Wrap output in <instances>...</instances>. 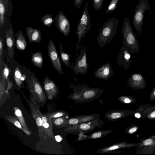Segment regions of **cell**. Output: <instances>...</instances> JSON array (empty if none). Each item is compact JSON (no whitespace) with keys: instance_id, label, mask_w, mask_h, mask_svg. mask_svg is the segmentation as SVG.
<instances>
[{"instance_id":"cell-5","label":"cell","mask_w":155,"mask_h":155,"mask_svg":"<svg viewBox=\"0 0 155 155\" xmlns=\"http://www.w3.org/2000/svg\"><path fill=\"white\" fill-rule=\"evenodd\" d=\"M88 1L86 2L84 11L79 22L77 26L76 33L77 35L78 41L76 45V49L82 48L79 43L82 38L84 37L91 28V19L88 10Z\"/></svg>"},{"instance_id":"cell-23","label":"cell","mask_w":155,"mask_h":155,"mask_svg":"<svg viewBox=\"0 0 155 155\" xmlns=\"http://www.w3.org/2000/svg\"><path fill=\"white\" fill-rule=\"evenodd\" d=\"M15 37L16 48L21 51H24L27 46V42L25 35L20 30H19L16 32Z\"/></svg>"},{"instance_id":"cell-29","label":"cell","mask_w":155,"mask_h":155,"mask_svg":"<svg viewBox=\"0 0 155 155\" xmlns=\"http://www.w3.org/2000/svg\"><path fill=\"white\" fill-rule=\"evenodd\" d=\"M75 117L78 119V124L97 120L100 118L98 114L76 116Z\"/></svg>"},{"instance_id":"cell-8","label":"cell","mask_w":155,"mask_h":155,"mask_svg":"<svg viewBox=\"0 0 155 155\" xmlns=\"http://www.w3.org/2000/svg\"><path fill=\"white\" fill-rule=\"evenodd\" d=\"M104 122L100 119L87 122L78 124L66 128L64 131L65 132H79L87 133L97 127H101Z\"/></svg>"},{"instance_id":"cell-31","label":"cell","mask_w":155,"mask_h":155,"mask_svg":"<svg viewBox=\"0 0 155 155\" xmlns=\"http://www.w3.org/2000/svg\"><path fill=\"white\" fill-rule=\"evenodd\" d=\"M53 16V15L50 14H46L43 16L41 18V21L43 24L48 27L52 26L54 21Z\"/></svg>"},{"instance_id":"cell-41","label":"cell","mask_w":155,"mask_h":155,"mask_svg":"<svg viewBox=\"0 0 155 155\" xmlns=\"http://www.w3.org/2000/svg\"><path fill=\"white\" fill-rule=\"evenodd\" d=\"M5 81L2 80V81H0V97L1 99L2 96L4 94V92L5 91Z\"/></svg>"},{"instance_id":"cell-43","label":"cell","mask_w":155,"mask_h":155,"mask_svg":"<svg viewBox=\"0 0 155 155\" xmlns=\"http://www.w3.org/2000/svg\"><path fill=\"white\" fill-rule=\"evenodd\" d=\"M149 100H155V86L154 87L152 91L150 93Z\"/></svg>"},{"instance_id":"cell-45","label":"cell","mask_w":155,"mask_h":155,"mask_svg":"<svg viewBox=\"0 0 155 155\" xmlns=\"http://www.w3.org/2000/svg\"><path fill=\"white\" fill-rule=\"evenodd\" d=\"M134 114L135 117L138 119H141V115L140 113L135 111Z\"/></svg>"},{"instance_id":"cell-7","label":"cell","mask_w":155,"mask_h":155,"mask_svg":"<svg viewBox=\"0 0 155 155\" xmlns=\"http://www.w3.org/2000/svg\"><path fill=\"white\" fill-rule=\"evenodd\" d=\"M87 46H84L80 50L74 65L71 68L75 74L84 75L87 72L89 65V63L87 60Z\"/></svg>"},{"instance_id":"cell-10","label":"cell","mask_w":155,"mask_h":155,"mask_svg":"<svg viewBox=\"0 0 155 155\" xmlns=\"http://www.w3.org/2000/svg\"><path fill=\"white\" fill-rule=\"evenodd\" d=\"M32 104L41 118L42 126L45 135L48 138L54 139L52 118L47 114L45 115L41 113L40 110V106L38 104Z\"/></svg>"},{"instance_id":"cell-26","label":"cell","mask_w":155,"mask_h":155,"mask_svg":"<svg viewBox=\"0 0 155 155\" xmlns=\"http://www.w3.org/2000/svg\"><path fill=\"white\" fill-rule=\"evenodd\" d=\"M31 61L36 67L42 68L44 60L41 53L38 51L33 54L31 56Z\"/></svg>"},{"instance_id":"cell-9","label":"cell","mask_w":155,"mask_h":155,"mask_svg":"<svg viewBox=\"0 0 155 155\" xmlns=\"http://www.w3.org/2000/svg\"><path fill=\"white\" fill-rule=\"evenodd\" d=\"M136 153L151 154L155 153V135L140 140Z\"/></svg>"},{"instance_id":"cell-13","label":"cell","mask_w":155,"mask_h":155,"mask_svg":"<svg viewBox=\"0 0 155 155\" xmlns=\"http://www.w3.org/2000/svg\"><path fill=\"white\" fill-rule=\"evenodd\" d=\"M23 95L26 100L31 113L32 117L35 120L38 128V136L41 139L46 140L48 137L44 133L42 126L41 120L40 116L37 111L31 102L22 93Z\"/></svg>"},{"instance_id":"cell-42","label":"cell","mask_w":155,"mask_h":155,"mask_svg":"<svg viewBox=\"0 0 155 155\" xmlns=\"http://www.w3.org/2000/svg\"><path fill=\"white\" fill-rule=\"evenodd\" d=\"M7 81H8V86L7 88V90L5 91V92L7 94H9L10 91L13 87V84L9 80V79H8Z\"/></svg>"},{"instance_id":"cell-14","label":"cell","mask_w":155,"mask_h":155,"mask_svg":"<svg viewBox=\"0 0 155 155\" xmlns=\"http://www.w3.org/2000/svg\"><path fill=\"white\" fill-rule=\"evenodd\" d=\"M117 61L119 66L123 67L124 69L125 70L129 68L130 64L132 62L131 53L130 51L123 45L119 52Z\"/></svg>"},{"instance_id":"cell-48","label":"cell","mask_w":155,"mask_h":155,"mask_svg":"<svg viewBox=\"0 0 155 155\" xmlns=\"http://www.w3.org/2000/svg\"></svg>"},{"instance_id":"cell-18","label":"cell","mask_w":155,"mask_h":155,"mask_svg":"<svg viewBox=\"0 0 155 155\" xmlns=\"http://www.w3.org/2000/svg\"><path fill=\"white\" fill-rule=\"evenodd\" d=\"M113 73V69L111 64L108 63L99 67L95 72L94 75L98 78L107 80L110 78Z\"/></svg>"},{"instance_id":"cell-25","label":"cell","mask_w":155,"mask_h":155,"mask_svg":"<svg viewBox=\"0 0 155 155\" xmlns=\"http://www.w3.org/2000/svg\"><path fill=\"white\" fill-rule=\"evenodd\" d=\"M13 110L14 111L15 116L17 118L22 127L29 133L31 134L32 132L29 129L20 109L17 107H15L13 108Z\"/></svg>"},{"instance_id":"cell-34","label":"cell","mask_w":155,"mask_h":155,"mask_svg":"<svg viewBox=\"0 0 155 155\" xmlns=\"http://www.w3.org/2000/svg\"><path fill=\"white\" fill-rule=\"evenodd\" d=\"M118 100L124 104H132L136 103L137 100L134 97L129 96H122L119 97Z\"/></svg>"},{"instance_id":"cell-37","label":"cell","mask_w":155,"mask_h":155,"mask_svg":"<svg viewBox=\"0 0 155 155\" xmlns=\"http://www.w3.org/2000/svg\"><path fill=\"white\" fill-rule=\"evenodd\" d=\"M139 127L137 124H132L125 130V132L128 134H132L136 132L139 129Z\"/></svg>"},{"instance_id":"cell-4","label":"cell","mask_w":155,"mask_h":155,"mask_svg":"<svg viewBox=\"0 0 155 155\" xmlns=\"http://www.w3.org/2000/svg\"><path fill=\"white\" fill-rule=\"evenodd\" d=\"M73 88L74 93L72 94V98L74 99L83 98L88 101L98 97L104 90L99 88H91L83 84L73 86Z\"/></svg>"},{"instance_id":"cell-35","label":"cell","mask_w":155,"mask_h":155,"mask_svg":"<svg viewBox=\"0 0 155 155\" xmlns=\"http://www.w3.org/2000/svg\"><path fill=\"white\" fill-rule=\"evenodd\" d=\"M119 0H111L109 4L105 13H108L114 12L117 8V5Z\"/></svg>"},{"instance_id":"cell-36","label":"cell","mask_w":155,"mask_h":155,"mask_svg":"<svg viewBox=\"0 0 155 155\" xmlns=\"http://www.w3.org/2000/svg\"><path fill=\"white\" fill-rule=\"evenodd\" d=\"M52 119L62 116H68L69 114L64 111L53 112L47 114Z\"/></svg>"},{"instance_id":"cell-39","label":"cell","mask_w":155,"mask_h":155,"mask_svg":"<svg viewBox=\"0 0 155 155\" xmlns=\"http://www.w3.org/2000/svg\"><path fill=\"white\" fill-rule=\"evenodd\" d=\"M9 74V70L7 66L6 65L4 69L2 74V80L5 81L6 79L8 80L9 79L8 75Z\"/></svg>"},{"instance_id":"cell-38","label":"cell","mask_w":155,"mask_h":155,"mask_svg":"<svg viewBox=\"0 0 155 155\" xmlns=\"http://www.w3.org/2000/svg\"><path fill=\"white\" fill-rule=\"evenodd\" d=\"M104 0H93V5L95 10H100L102 8Z\"/></svg>"},{"instance_id":"cell-6","label":"cell","mask_w":155,"mask_h":155,"mask_svg":"<svg viewBox=\"0 0 155 155\" xmlns=\"http://www.w3.org/2000/svg\"><path fill=\"white\" fill-rule=\"evenodd\" d=\"M149 7L147 0H140L135 8L133 16V25L140 36L142 35L144 12L146 10H148Z\"/></svg>"},{"instance_id":"cell-22","label":"cell","mask_w":155,"mask_h":155,"mask_svg":"<svg viewBox=\"0 0 155 155\" xmlns=\"http://www.w3.org/2000/svg\"><path fill=\"white\" fill-rule=\"evenodd\" d=\"M5 37L6 43L7 47L8 54L11 57H12L14 55V38L13 30L9 29L5 31Z\"/></svg>"},{"instance_id":"cell-1","label":"cell","mask_w":155,"mask_h":155,"mask_svg":"<svg viewBox=\"0 0 155 155\" xmlns=\"http://www.w3.org/2000/svg\"><path fill=\"white\" fill-rule=\"evenodd\" d=\"M121 31L123 45L128 49L131 54L135 53L139 54V44L136 38L137 34L134 33L127 18H124Z\"/></svg>"},{"instance_id":"cell-47","label":"cell","mask_w":155,"mask_h":155,"mask_svg":"<svg viewBox=\"0 0 155 155\" xmlns=\"http://www.w3.org/2000/svg\"><path fill=\"white\" fill-rule=\"evenodd\" d=\"M55 139L58 141L59 142L61 140V137L59 136H57L55 137Z\"/></svg>"},{"instance_id":"cell-40","label":"cell","mask_w":155,"mask_h":155,"mask_svg":"<svg viewBox=\"0 0 155 155\" xmlns=\"http://www.w3.org/2000/svg\"><path fill=\"white\" fill-rule=\"evenodd\" d=\"M84 0H74V6L78 9L81 7Z\"/></svg>"},{"instance_id":"cell-21","label":"cell","mask_w":155,"mask_h":155,"mask_svg":"<svg viewBox=\"0 0 155 155\" xmlns=\"http://www.w3.org/2000/svg\"><path fill=\"white\" fill-rule=\"evenodd\" d=\"M25 31L30 43L32 42L38 43L41 41V33L39 30L31 27H28L26 28Z\"/></svg>"},{"instance_id":"cell-19","label":"cell","mask_w":155,"mask_h":155,"mask_svg":"<svg viewBox=\"0 0 155 155\" xmlns=\"http://www.w3.org/2000/svg\"><path fill=\"white\" fill-rule=\"evenodd\" d=\"M135 111L141 114V119L147 118L152 120L155 119V106L149 104L141 105L138 107Z\"/></svg>"},{"instance_id":"cell-44","label":"cell","mask_w":155,"mask_h":155,"mask_svg":"<svg viewBox=\"0 0 155 155\" xmlns=\"http://www.w3.org/2000/svg\"><path fill=\"white\" fill-rule=\"evenodd\" d=\"M3 48V42L1 37H0V57H2Z\"/></svg>"},{"instance_id":"cell-11","label":"cell","mask_w":155,"mask_h":155,"mask_svg":"<svg viewBox=\"0 0 155 155\" xmlns=\"http://www.w3.org/2000/svg\"><path fill=\"white\" fill-rule=\"evenodd\" d=\"M48 54L49 59L53 67L58 73L62 75L63 71L61 63L55 45L52 40L50 39L48 45Z\"/></svg>"},{"instance_id":"cell-17","label":"cell","mask_w":155,"mask_h":155,"mask_svg":"<svg viewBox=\"0 0 155 155\" xmlns=\"http://www.w3.org/2000/svg\"><path fill=\"white\" fill-rule=\"evenodd\" d=\"M134 111L129 110H117L108 111L105 114V117L108 121H114L134 114Z\"/></svg>"},{"instance_id":"cell-2","label":"cell","mask_w":155,"mask_h":155,"mask_svg":"<svg viewBox=\"0 0 155 155\" xmlns=\"http://www.w3.org/2000/svg\"><path fill=\"white\" fill-rule=\"evenodd\" d=\"M118 23V19L113 17L108 20L102 25L97 38V43L100 47H103L113 40Z\"/></svg>"},{"instance_id":"cell-24","label":"cell","mask_w":155,"mask_h":155,"mask_svg":"<svg viewBox=\"0 0 155 155\" xmlns=\"http://www.w3.org/2000/svg\"><path fill=\"white\" fill-rule=\"evenodd\" d=\"M68 116H62L52 119L53 124L57 128H67L71 126L68 123Z\"/></svg>"},{"instance_id":"cell-32","label":"cell","mask_w":155,"mask_h":155,"mask_svg":"<svg viewBox=\"0 0 155 155\" xmlns=\"http://www.w3.org/2000/svg\"><path fill=\"white\" fill-rule=\"evenodd\" d=\"M22 77L21 71L17 66L14 70V78L17 85L19 87H20L22 84Z\"/></svg>"},{"instance_id":"cell-15","label":"cell","mask_w":155,"mask_h":155,"mask_svg":"<svg viewBox=\"0 0 155 155\" xmlns=\"http://www.w3.org/2000/svg\"><path fill=\"white\" fill-rule=\"evenodd\" d=\"M128 86L136 90H141L145 87L146 82L143 75L140 73L131 75L127 81Z\"/></svg>"},{"instance_id":"cell-33","label":"cell","mask_w":155,"mask_h":155,"mask_svg":"<svg viewBox=\"0 0 155 155\" xmlns=\"http://www.w3.org/2000/svg\"><path fill=\"white\" fill-rule=\"evenodd\" d=\"M6 7L3 0H0V28L3 26L5 22L4 15Z\"/></svg>"},{"instance_id":"cell-28","label":"cell","mask_w":155,"mask_h":155,"mask_svg":"<svg viewBox=\"0 0 155 155\" xmlns=\"http://www.w3.org/2000/svg\"><path fill=\"white\" fill-rule=\"evenodd\" d=\"M5 118L9 122L14 124L19 129L21 130L28 136L31 134L25 130L22 126L16 116H11L6 115Z\"/></svg>"},{"instance_id":"cell-12","label":"cell","mask_w":155,"mask_h":155,"mask_svg":"<svg viewBox=\"0 0 155 155\" xmlns=\"http://www.w3.org/2000/svg\"><path fill=\"white\" fill-rule=\"evenodd\" d=\"M54 24L58 29L65 36L71 32L70 23L62 11H59L55 18Z\"/></svg>"},{"instance_id":"cell-16","label":"cell","mask_w":155,"mask_h":155,"mask_svg":"<svg viewBox=\"0 0 155 155\" xmlns=\"http://www.w3.org/2000/svg\"><path fill=\"white\" fill-rule=\"evenodd\" d=\"M43 85L48 100H52L57 97L58 94V89L52 80L48 77H46L44 81Z\"/></svg>"},{"instance_id":"cell-30","label":"cell","mask_w":155,"mask_h":155,"mask_svg":"<svg viewBox=\"0 0 155 155\" xmlns=\"http://www.w3.org/2000/svg\"><path fill=\"white\" fill-rule=\"evenodd\" d=\"M112 131L110 130H101L95 132L88 135L82 140H85L89 139H95L102 137L111 133Z\"/></svg>"},{"instance_id":"cell-20","label":"cell","mask_w":155,"mask_h":155,"mask_svg":"<svg viewBox=\"0 0 155 155\" xmlns=\"http://www.w3.org/2000/svg\"><path fill=\"white\" fill-rule=\"evenodd\" d=\"M139 144V143H128L127 141H125L117 143L111 146L101 148L98 150L97 152L98 153H108L121 148L134 147H137Z\"/></svg>"},{"instance_id":"cell-46","label":"cell","mask_w":155,"mask_h":155,"mask_svg":"<svg viewBox=\"0 0 155 155\" xmlns=\"http://www.w3.org/2000/svg\"><path fill=\"white\" fill-rule=\"evenodd\" d=\"M5 5L6 8H7L8 7V5L9 3V0H3Z\"/></svg>"},{"instance_id":"cell-27","label":"cell","mask_w":155,"mask_h":155,"mask_svg":"<svg viewBox=\"0 0 155 155\" xmlns=\"http://www.w3.org/2000/svg\"><path fill=\"white\" fill-rule=\"evenodd\" d=\"M59 47L61 59L62 62L67 67L71 68L73 66V63L71 64L70 63L71 56L68 53L65 52L64 51L61 45H59Z\"/></svg>"},{"instance_id":"cell-3","label":"cell","mask_w":155,"mask_h":155,"mask_svg":"<svg viewBox=\"0 0 155 155\" xmlns=\"http://www.w3.org/2000/svg\"><path fill=\"white\" fill-rule=\"evenodd\" d=\"M27 84L30 94V101L33 104H38L40 107H43L47 102V98L40 83L35 77L32 76L28 80Z\"/></svg>"}]
</instances>
